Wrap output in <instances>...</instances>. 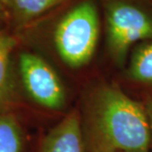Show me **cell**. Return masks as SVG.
<instances>
[{"label":"cell","instance_id":"obj_1","mask_svg":"<svg viewBox=\"0 0 152 152\" xmlns=\"http://www.w3.org/2000/svg\"><path fill=\"white\" fill-rule=\"evenodd\" d=\"M87 152H151L147 113L116 79L99 77L79 111Z\"/></svg>","mask_w":152,"mask_h":152},{"label":"cell","instance_id":"obj_2","mask_svg":"<svg viewBox=\"0 0 152 152\" xmlns=\"http://www.w3.org/2000/svg\"><path fill=\"white\" fill-rule=\"evenodd\" d=\"M102 14L104 54L119 73L135 45L152 39V0H98Z\"/></svg>","mask_w":152,"mask_h":152},{"label":"cell","instance_id":"obj_3","mask_svg":"<svg viewBox=\"0 0 152 152\" xmlns=\"http://www.w3.org/2000/svg\"><path fill=\"white\" fill-rule=\"evenodd\" d=\"M54 25L53 44L63 65L71 70L90 66L103 31L98 0H72Z\"/></svg>","mask_w":152,"mask_h":152},{"label":"cell","instance_id":"obj_4","mask_svg":"<svg viewBox=\"0 0 152 152\" xmlns=\"http://www.w3.org/2000/svg\"><path fill=\"white\" fill-rule=\"evenodd\" d=\"M19 71L26 91L35 103L50 111L65 107L67 94L64 83L44 57L32 52L21 53Z\"/></svg>","mask_w":152,"mask_h":152},{"label":"cell","instance_id":"obj_5","mask_svg":"<svg viewBox=\"0 0 152 152\" xmlns=\"http://www.w3.org/2000/svg\"><path fill=\"white\" fill-rule=\"evenodd\" d=\"M116 80L125 90L138 92L141 98L152 97V39L135 45Z\"/></svg>","mask_w":152,"mask_h":152},{"label":"cell","instance_id":"obj_6","mask_svg":"<svg viewBox=\"0 0 152 152\" xmlns=\"http://www.w3.org/2000/svg\"><path fill=\"white\" fill-rule=\"evenodd\" d=\"M39 152H87L78 109L71 110L48 132Z\"/></svg>","mask_w":152,"mask_h":152},{"label":"cell","instance_id":"obj_7","mask_svg":"<svg viewBox=\"0 0 152 152\" xmlns=\"http://www.w3.org/2000/svg\"><path fill=\"white\" fill-rule=\"evenodd\" d=\"M72 0H7L9 17L18 28H25L61 7Z\"/></svg>","mask_w":152,"mask_h":152},{"label":"cell","instance_id":"obj_8","mask_svg":"<svg viewBox=\"0 0 152 152\" xmlns=\"http://www.w3.org/2000/svg\"><path fill=\"white\" fill-rule=\"evenodd\" d=\"M17 40L11 34L0 31V106L10 97L12 91L11 56Z\"/></svg>","mask_w":152,"mask_h":152},{"label":"cell","instance_id":"obj_9","mask_svg":"<svg viewBox=\"0 0 152 152\" xmlns=\"http://www.w3.org/2000/svg\"><path fill=\"white\" fill-rule=\"evenodd\" d=\"M24 132L12 114H0V152H23Z\"/></svg>","mask_w":152,"mask_h":152},{"label":"cell","instance_id":"obj_10","mask_svg":"<svg viewBox=\"0 0 152 152\" xmlns=\"http://www.w3.org/2000/svg\"><path fill=\"white\" fill-rule=\"evenodd\" d=\"M143 103L145 110L147 113L148 121H149V128H150V150L152 152V97H143L140 99Z\"/></svg>","mask_w":152,"mask_h":152},{"label":"cell","instance_id":"obj_11","mask_svg":"<svg viewBox=\"0 0 152 152\" xmlns=\"http://www.w3.org/2000/svg\"><path fill=\"white\" fill-rule=\"evenodd\" d=\"M9 17L7 9V0H0V23Z\"/></svg>","mask_w":152,"mask_h":152}]
</instances>
